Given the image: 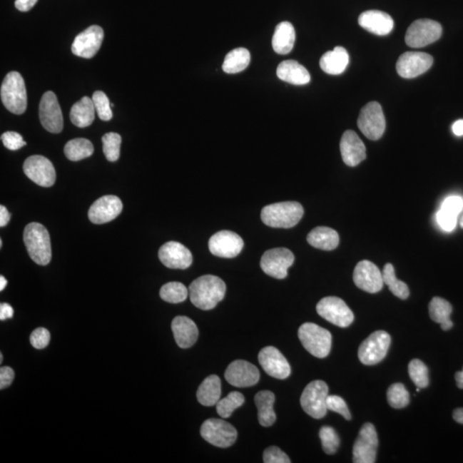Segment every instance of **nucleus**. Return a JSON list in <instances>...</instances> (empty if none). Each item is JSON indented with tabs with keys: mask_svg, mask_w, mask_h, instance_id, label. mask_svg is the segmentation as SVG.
<instances>
[{
	"mask_svg": "<svg viewBox=\"0 0 463 463\" xmlns=\"http://www.w3.org/2000/svg\"><path fill=\"white\" fill-rule=\"evenodd\" d=\"M172 330L177 345L181 348H189L196 343L198 329L190 318L178 316L172 322Z\"/></svg>",
	"mask_w": 463,
	"mask_h": 463,
	"instance_id": "26",
	"label": "nucleus"
},
{
	"mask_svg": "<svg viewBox=\"0 0 463 463\" xmlns=\"http://www.w3.org/2000/svg\"><path fill=\"white\" fill-rule=\"evenodd\" d=\"M276 75L283 82L295 85L307 84L311 81L309 71L295 61H285L280 63Z\"/></svg>",
	"mask_w": 463,
	"mask_h": 463,
	"instance_id": "27",
	"label": "nucleus"
},
{
	"mask_svg": "<svg viewBox=\"0 0 463 463\" xmlns=\"http://www.w3.org/2000/svg\"><path fill=\"white\" fill-rule=\"evenodd\" d=\"M203 439L219 448H228L235 443L238 432L230 423L220 419H208L200 430Z\"/></svg>",
	"mask_w": 463,
	"mask_h": 463,
	"instance_id": "7",
	"label": "nucleus"
},
{
	"mask_svg": "<svg viewBox=\"0 0 463 463\" xmlns=\"http://www.w3.org/2000/svg\"><path fill=\"white\" fill-rule=\"evenodd\" d=\"M38 0H16L15 6L20 11H29L35 6Z\"/></svg>",
	"mask_w": 463,
	"mask_h": 463,
	"instance_id": "52",
	"label": "nucleus"
},
{
	"mask_svg": "<svg viewBox=\"0 0 463 463\" xmlns=\"http://www.w3.org/2000/svg\"><path fill=\"white\" fill-rule=\"evenodd\" d=\"M409 372L412 381L419 389L427 388L429 385L428 369L422 360L415 359L409 365Z\"/></svg>",
	"mask_w": 463,
	"mask_h": 463,
	"instance_id": "42",
	"label": "nucleus"
},
{
	"mask_svg": "<svg viewBox=\"0 0 463 463\" xmlns=\"http://www.w3.org/2000/svg\"><path fill=\"white\" fill-rule=\"evenodd\" d=\"M340 150L344 163L350 167H355L367 158L365 144L354 131L344 133L340 143Z\"/></svg>",
	"mask_w": 463,
	"mask_h": 463,
	"instance_id": "24",
	"label": "nucleus"
},
{
	"mask_svg": "<svg viewBox=\"0 0 463 463\" xmlns=\"http://www.w3.org/2000/svg\"><path fill=\"white\" fill-rule=\"evenodd\" d=\"M7 285V280L3 275L0 276V291L5 290Z\"/></svg>",
	"mask_w": 463,
	"mask_h": 463,
	"instance_id": "58",
	"label": "nucleus"
},
{
	"mask_svg": "<svg viewBox=\"0 0 463 463\" xmlns=\"http://www.w3.org/2000/svg\"><path fill=\"white\" fill-rule=\"evenodd\" d=\"M453 418L457 423L463 424V409H457L454 410Z\"/></svg>",
	"mask_w": 463,
	"mask_h": 463,
	"instance_id": "56",
	"label": "nucleus"
},
{
	"mask_svg": "<svg viewBox=\"0 0 463 463\" xmlns=\"http://www.w3.org/2000/svg\"><path fill=\"white\" fill-rule=\"evenodd\" d=\"M443 32L441 24L431 19H419L407 29L405 41L413 49L424 48L439 40Z\"/></svg>",
	"mask_w": 463,
	"mask_h": 463,
	"instance_id": "8",
	"label": "nucleus"
},
{
	"mask_svg": "<svg viewBox=\"0 0 463 463\" xmlns=\"http://www.w3.org/2000/svg\"><path fill=\"white\" fill-rule=\"evenodd\" d=\"M258 361L268 375L278 380H286L291 375V367L285 357L275 347H266L258 354Z\"/></svg>",
	"mask_w": 463,
	"mask_h": 463,
	"instance_id": "21",
	"label": "nucleus"
},
{
	"mask_svg": "<svg viewBox=\"0 0 463 463\" xmlns=\"http://www.w3.org/2000/svg\"><path fill=\"white\" fill-rule=\"evenodd\" d=\"M123 210L122 202L116 196H104L93 203L88 210V219L95 224H104L118 218Z\"/></svg>",
	"mask_w": 463,
	"mask_h": 463,
	"instance_id": "23",
	"label": "nucleus"
},
{
	"mask_svg": "<svg viewBox=\"0 0 463 463\" xmlns=\"http://www.w3.org/2000/svg\"><path fill=\"white\" fill-rule=\"evenodd\" d=\"M1 101L7 110L14 114H23L27 108V91L19 72L11 71L4 79L0 89Z\"/></svg>",
	"mask_w": 463,
	"mask_h": 463,
	"instance_id": "4",
	"label": "nucleus"
},
{
	"mask_svg": "<svg viewBox=\"0 0 463 463\" xmlns=\"http://www.w3.org/2000/svg\"><path fill=\"white\" fill-rule=\"evenodd\" d=\"M433 58L422 52H407L401 55L397 63V71L403 78H414L432 67Z\"/></svg>",
	"mask_w": 463,
	"mask_h": 463,
	"instance_id": "18",
	"label": "nucleus"
},
{
	"mask_svg": "<svg viewBox=\"0 0 463 463\" xmlns=\"http://www.w3.org/2000/svg\"><path fill=\"white\" fill-rule=\"evenodd\" d=\"M222 395V382L216 375H210L199 386L197 398L202 405L212 407L216 405Z\"/></svg>",
	"mask_w": 463,
	"mask_h": 463,
	"instance_id": "32",
	"label": "nucleus"
},
{
	"mask_svg": "<svg viewBox=\"0 0 463 463\" xmlns=\"http://www.w3.org/2000/svg\"><path fill=\"white\" fill-rule=\"evenodd\" d=\"M453 133L457 137L463 136V120H458L452 126Z\"/></svg>",
	"mask_w": 463,
	"mask_h": 463,
	"instance_id": "55",
	"label": "nucleus"
},
{
	"mask_svg": "<svg viewBox=\"0 0 463 463\" xmlns=\"http://www.w3.org/2000/svg\"><path fill=\"white\" fill-rule=\"evenodd\" d=\"M39 116L42 126L52 133H61L63 118L56 95L52 91L46 92L41 97Z\"/></svg>",
	"mask_w": 463,
	"mask_h": 463,
	"instance_id": "15",
	"label": "nucleus"
},
{
	"mask_svg": "<svg viewBox=\"0 0 463 463\" xmlns=\"http://www.w3.org/2000/svg\"><path fill=\"white\" fill-rule=\"evenodd\" d=\"M359 24L365 31L376 36L389 35L394 28V21L389 14L381 11H367L360 16Z\"/></svg>",
	"mask_w": 463,
	"mask_h": 463,
	"instance_id": "25",
	"label": "nucleus"
},
{
	"mask_svg": "<svg viewBox=\"0 0 463 463\" xmlns=\"http://www.w3.org/2000/svg\"><path fill=\"white\" fill-rule=\"evenodd\" d=\"M2 361H3V355L1 354V355H0V362L2 363Z\"/></svg>",
	"mask_w": 463,
	"mask_h": 463,
	"instance_id": "60",
	"label": "nucleus"
},
{
	"mask_svg": "<svg viewBox=\"0 0 463 463\" xmlns=\"http://www.w3.org/2000/svg\"><path fill=\"white\" fill-rule=\"evenodd\" d=\"M245 397L243 394L238 392L229 393L226 397L220 399L216 403V411L220 417L227 419L230 417L233 411L244 405Z\"/></svg>",
	"mask_w": 463,
	"mask_h": 463,
	"instance_id": "39",
	"label": "nucleus"
},
{
	"mask_svg": "<svg viewBox=\"0 0 463 463\" xmlns=\"http://www.w3.org/2000/svg\"><path fill=\"white\" fill-rule=\"evenodd\" d=\"M388 402L394 409H400L409 405L410 396L409 392L402 384L390 385L387 392Z\"/></svg>",
	"mask_w": 463,
	"mask_h": 463,
	"instance_id": "40",
	"label": "nucleus"
},
{
	"mask_svg": "<svg viewBox=\"0 0 463 463\" xmlns=\"http://www.w3.org/2000/svg\"><path fill=\"white\" fill-rule=\"evenodd\" d=\"M263 462L265 463H290V459L286 453L276 446H270L263 452Z\"/></svg>",
	"mask_w": 463,
	"mask_h": 463,
	"instance_id": "46",
	"label": "nucleus"
},
{
	"mask_svg": "<svg viewBox=\"0 0 463 463\" xmlns=\"http://www.w3.org/2000/svg\"><path fill=\"white\" fill-rule=\"evenodd\" d=\"M189 290L184 284L172 282L165 284L160 290L161 298L166 302L178 304L188 299Z\"/></svg>",
	"mask_w": 463,
	"mask_h": 463,
	"instance_id": "38",
	"label": "nucleus"
},
{
	"mask_svg": "<svg viewBox=\"0 0 463 463\" xmlns=\"http://www.w3.org/2000/svg\"><path fill=\"white\" fill-rule=\"evenodd\" d=\"M103 38V29L92 25L76 36L71 45L72 54L81 58H91L100 50Z\"/></svg>",
	"mask_w": 463,
	"mask_h": 463,
	"instance_id": "16",
	"label": "nucleus"
},
{
	"mask_svg": "<svg viewBox=\"0 0 463 463\" xmlns=\"http://www.w3.org/2000/svg\"><path fill=\"white\" fill-rule=\"evenodd\" d=\"M329 387L322 380L312 381L305 388L300 397V405L308 415L314 419L324 418L327 414V398Z\"/></svg>",
	"mask_w": 463,
	"mask_h": 463,
	"instance_id": "6",
	"label": "nucleus"
},
{
	"mask_svg": "<svg viewBox=\"0 0 463 463\" xmlns=\"http://www.w3.org/2000/svg\"><path fill=\"white\" fill-rule=\"evenodd\" d=\"M24 172L36 185L50 188L56 180V172L51 161L42 156L29 157L24 164Z\"/></svg>",
	"mask_w": 463,
	"mask_h": 463,
	"instance_id": "14",
	"label": "nucleus"
},
{
	"mask_svg": "<svg viewBox=\"0 0 463 463\" xmlns=\"http://www.w3.org/2000/svg\"><path fill=\"white\" fill-rule=\"evenodd\" d=\"M158 255L160 261L169 269H188L193 260L190 250L176 241H169L161 245Z\"/></svg>",
	"mask_w": 463,
	"mask_h": 463,
	"instance_id": "22",
	"label": "nucleus"
},
{
	"mask_svg": "<svg viewBox=\"0 0 463 463\" xmlns=\"http://www.w3.org/2000/svg\"><path fill=\"white\" fill-rule=\"evenodd\" d=\"M95 105L93 100L88 96L76 103L71 109V121L72 124L85 128L92 124L95 121Z\"/></svg>",
	"mask_w": 463,
	"mask_h": 463,
	"instance_id": "30",
	"label": "nucleus"
},
{
	"mask_svg": "<svg viewBox=\"0 0 463 463\" xmlns=\"http://www.w3.org/2000/svg\"><path fill=\"white\" fill-rule=\"evenodd\" d=\"M1 140L4 146L10 151H18L26 146L22 136L15 131H6L2 134Z\"/></svg>",
	"mask_w": 463,
	"mask_h": 463,
	"instance_id": "47",
	"label": "nucleus"
},
{
	"mask_svg": "<svg viewBox=\"0 0 463 463\" xmlns=\"http://www.w3.org/2000/svg\"><path fill=\"white\" fill-rule=\"evenodd\" d=\"M225 379L235 387L246 388L258 383L260 373L253 364L239 360L228 365L225 372Z\"/></svg>",
	"mask_w": 463,
	"mask_h": 463,
	"instance_id": "19",
	"label": "nucleus"
},
{
	"mask_svg": "<svg viewBox=\"0 0 463 463\" xmlns=\"http://www.w3.org/2000/svg\"><path fill=\"white\" fill-rule=\"evenodd\" d=\"M295 42V29L290 22L279 24L275 28L272 46L276 54L285 55L294 49Z\"/></svg>",
	"mask_w": 463,
	"mask_h": 463,
	"instance_id": "29",
	"label": "nucleus"
},
{
	"mask_svg": "<svg viewBox=\"0 0 463 463\" xmlns=\"http://www.w3.org/2000/svg\"><path fill=\"white\" fill-rule=\"evenodd\" d=\"M24 241L29 257L37 265L45 266L52 259L50 235L44 225L32 223L27 225L24 232Z\"/></svg>",
	"mask_w": 463,
	"mask_h": 463,
	"instance_id": "3",
	"label": "nucleus"
},
{
	"mask_svg": "<svg viewBox=\"0 0 463 463\" xmlns=\"http://www.w3.org/2000/svg\"><path fill=\"white\" fill-rule=\"evenodd\" d=\"M452 311V305L439 297H434L429 304V314L432 320L440 324L443 330H449L453 327V322L450 320Z\"/></svg>",
	"mask_w": 463,
	"mask_h": 463,
	"instance_id": "34",
	"label": "nucleus"
},
{
	"mask_svg": "<svg viewBox=\"0 0 463 463\" xmlns=\"http://www.w3.org/2000/svg\"><path fill=\"white\" fill-rule=\"evenodd\" d=\"M49 331L44 328H38L31 335V345L36 350H44L50 342Z\"/></svg>",
	"mask_w": 463,
	"mask_h": 463,
	"instance_id": "48",
	"label": "nucleus"
},
{
	"mask_svg": "<svg viewBox=\"0 0 463 463\" xmlns=\"http://www.w3.org/2000/svg\"><path fill=\"white\" fill-rule=\"evenodd\" d=\"M384 283L389 287V290L395 296L401 300L409 298V290L405 283L399 281L395 274V269L392 263H387L383 271Z\"/></svg>",
	"mask_w": 463,
	"mask_h": 463,
	"instance_id": "37",
	"label": "nucleus"
},
{
	"mask_svg": "<svg viewBox=\"0 0 463 463\" xmlns=\"http://www.w3.org/2000/svg\"><path fill=\"white\" fill-rule=\"evenodd\" d=\"M454 379H456L457 387L459 389H463V369L462 371L456 373Z\"/></svg>",
	"mask_w": 463,
	"mask_h": 463,
	"instance_id": "57",
	"label": "nucleus"
},
{
	"mask_svg": "<svg viewBox=\"0 0 463 463\" xmlns=\"http://www.w3.org/2000/svg\"><path fill=\"white\" fill-rule=\"evenodd\" d=\"M390 342V335L384 330H377L370 335L360 346L358 356L360 362L365 365L379 364L387 355Z\"/></svg>",
	"mask_w": 463,
	"mask_h": 463,
	"instance_id": "9",
	"label": "nucleus"
},
{
	"mask_svg": "<svg viewBox=\"0 0 463 463\" xmlns=\"http://www.w3.org/2000/svg\"><path fill=\"white\" fill-rule=\"evenodd\" d=\"M460 225H461V227L463 228V216H462V219L460 220Z\"/></svg>",
	"mask_w": 463,
	"mask_h": 463,
	"instance_id": "59",
	"label": "nucleus"
},
{
	"mask_svg": "<svg viewBox=\"0 0 463 463\" xmlns=\"http://www.w3.org/2000/svg\"><path fill=\"white\" fill-rule=\"evenodd\" d=\"M327 409L341 414L347 420L351 419L350 409H348L346 402L342 397L338 396H329L327 398Z\"/></svg>",
	"mask_w": 463,
	"mask_h": 463,
	"instance_id": "45",
	"label": "nucleus"
},
{
	"mask_svg": "<svg viewBox=\"0 0 463 463\" xmlns=\"http://www.w3.org/2000/svg\"><path fill=\"white\" fill-rule=\"evenodd\" d=\"M320 437L322 449L326 454H333L337 452L340 445V437L334 428L328 426L322 427L320 431Z\"/></svg>",
	"mask_w": 463,
	"mask_h": 463,
	"instance_id": "43",
	"label": "nucleus"
},
{
	"mask_svg": "<svg viewBox=\"0 0 463 463\" xmlns=\"http://www.w3.org/2000/svg\"><path fill=\"white\" fill-rule=\"evenodd\" d=\"M350 63V55L342 46H337L332 51H328L320 59V67L330 75H340L345 71Z\"/></svg>",
	"mask_w": 463,
	"mask_h": 463,
	"instance_id": "28",
	"label": "nucleus"
},
{
	"mask_svg": "<svg viewBox=\"0 0 463 463\" xmlns=\"http://www.w3.org/2000/svg\"><path fill=\"white\" fill-rule=\"evenodd\" d=\"M63 151L68 159L78 161L91 156L94 153V146L88 139L75 138L66 144Z\"/></svg>",
	"mask_w": 463,
	"mask_h": 463,
	"instance_id": "36",
	"label": "nucleus"
},
{
	"mask_svg": "<svg viewBox=\"0 0 463 463\" xmlns=\"http://www.w3.org/2000/svg\"><path fill=\"white\" fill-rule=\"evenodd\" d=\"M95 108L101 121H109L113 118L111 103L107 95L103 91H96L92 97Z\"/></svg>",
	"mask_w": 463,
	"mask_h": 463,
	"instance_id": "44",
	"label": "nucleus"
},
{
	"mask_svg": "<svg viewBox=\"0 0 463 463\" xmlns=\"http://www.w3.org/2000/svg\"><path fill=\"white\" fill-rule=\"evenodd\" d=\"M295 255L287 248H275L263 253L261 269L271 278L282 280L288 276V270L294 265Z\"/></svg>",
	"mask_w": 463,
	"mask_h": 463,
	"instance_id": "12",
	"label": "nucleus"
},
{
	"mask_svg": "<svg viewBox=\"0 0 463 463\" xmlns=\"http://www.w3.org/2000/svg\"><path fill=\"white\" fill-rule=\"evenodd\" d=\"M354 282L361 290L376 294L384 287L383 274L375 263L368 260L360 261L355 266Z\"/></svg>",
	"mask_w": 463,
	"mask_h": 463,
	"instance_id": "20",
	"label": "nucleus"
},
{
	"mask_svg": "<svg viewBox=\"0 0 463 463\" xmlns=\"http://www.w3.org/2000/svg\"><path fill=\"white\" fill-rule=\"evenodd\" d=\"M14 308L9 304L1 303L0 305V320H6L8 318L14 317Z\"/></svg>",
	"mask_w": 463,
	"mask_h": 463,
	"instance_id": "53",
	"label": "nucleus"
},
{
	"mask_svg": "<svg viewBox=\"0 0 463 463\" xmlns=\"http://www.w3.org/2000/svg\"><path fill=\"white\" fill-rule=\"evenodd\" d=\"M15 373L9 367H3L0 369V389L4 390L12 384L14 380Z\"/></svg>",
	"mask_w": 463,
	"mask_h": 463,
	"instance_id": "51",
	"label": "nucleus"
},
{
	"mask_svg": "<svg viewBox=\"0 0 463 463\" xmlns=\"http://www.w3.org/2000/svg\"><path fill=\"white\" fill-rule=\"evenodd\" d=\"M440 210L458 216L463 210V199L459 196H450L444 199Z\"/></svg>",
	"mask_w": 463,
	"mask_h": 463,
	"instance_id": "49",
	"label": "nucleus"
},
{
	"mask_svg": "<svg viewBox=\"0 0 463 463\" xmlns=\"http://www.w3.org/2000/svg\"><path fill=\"white\" fill-rule=\"evenodd\" d=\"M359 128L365 137L370 140H379L384 135L386 123L383 109L377 101H372L365 105L360 113Z\"/></svg>",
	"mask_w": 463,
	"mask_h": 463,
	"instance_id": "10",
	"label": "nucleus"
},
{
	"mask_svg": "<svg viewBox=\"0 0 463 463\" xmlns=\"http://www.w3.org/2000/svg\"><path fill=\"white\" fill-rule=\"evenodd\" d=\"M121 141V135L116 133H109L103 137L104 155L111 163L120 158Z\"/></svg>",
	"mask_w": 463,
	"mask_h": 463,
	"instance_id": "41",
	"label": "nucleus"
},
{
	"mask_svg": "<svg viewBox=\"0 0 463 463\" xmlns=\"http://www.w3.org/2000/svg\"><path fill=\"white\" fill-rule=\"evenodd\" d=\"M226 294V284L218 276L206 275L190 284L189 295L195 307L209 311L214 309Z\"/></svg>",
	"mask_w": 463,
	"mask_h": 463,
	"instance_id": "1",
	"label": "nucleus"
},
{
	"mask_svg": "<svg viewBox=\"0 0 463 463\" xmlns=\"http://www.w3.org/2000/svg\"><path fill=\"white\" fill-rule=\"evenodd\" d=\"M379 439L375 426L371 423L361 427L352 449V462L355 463H373L376 462Z\"/></svg>",
	"mask_w": 463,
	"mask_h": 463,
	"instance_id": "13",
	"label": "nucleus"
},
{
	"mask_svg": "<svg viewBox=\"0 0 463 463\" xmlns=\"http://www.w3.org/2000/svg\"><path fill=\"white\" fill-rule=\"evenodd\" d=\"M2 245H3V242H2V240H0V248H2Z\"/></svg>",
	"mask_w": 463,
	"mask_h": 463,
	"instance_id": "61",
	"label": "nucleus"
},
{
	"mask_svg": "<svg viewBox=\"0 0 463 463\" xmlns=\"http://www.w3.org/2000/svg\"><path fill=\"white\" fill-rule=\"evenodd\" d=\"M275 400V395L270 390H262L255 396L258 422L262 427H269L275 422L276 415L273 409Z\"/></svg>",
	"mask_w": 463,
	"mask_h": 463,
	"instance_id": "31",
	"label": "nucleus"
},
{
	"mask_svg": "<svg viewBox=\"0 0 463 463\" xmlns=\"http://www.w3.org/2000/svg\"><path fill=\"white\" fill-rule=\"evenodd\" d=\"M437 222L444 231L452 232L457 226V216L439 210L437 213Z\"/></svg>",
	"mask_w": 463,
	"mask_h": 463,
	"instance_id": "50",
	"label": "nucleus"
},
{
	"mask_svg": "<svg viewBox=\"0 0 463 463\" xmlns=\"http://www.w3.org/2000/svg\"><path fill=\"white\" fill-rule=\"evenodd\" d=\"M340 238L338 233L328 227H317L310 232L307 242L317 249L332 250L337 248Z\"/></svg>",
	"mask_w": 463,
	"mask_h": 463,
	"instance_id": "33",
	"label": "nucleus"
},
{
	"mask_svg": "<svg viewBox=\"0 0 463 463\" xmlns=\"http://www.w3.org/2000/svg\"><path fill=\"white\" fill-rule=\"evenodd\" d=\"M11 215L9 211L4 205L0 206V227H6L9 223Z\"/></svg>",
	"mask_w": 463,
	"mask_h": 463,
	"instance_id": "54",
	"label": "nucleus"
},
{
	"mask_svg": "<svg viewBox=\"0 0 463 463\" xmlns=\"http://www.w3.org/2000/svg\"><path fill=\"white\" fill-rule=\"evenodd\" d=\"M250 61V54L244 48L232 50L224 59L223 70L228 74L239 73L248 67Z\"/></svg>",
	"mask_w": 463,
	"mask_h": 463,
	"instance_id": "35",
	"label": "nucleus"
},
{
	"mask_svg": "<svg viewBox=\"0 0 463 463\" xmlns=\"http://www.w3.org/2000/svg\"><path fill=\"white\" fill-rule=\"evenodd\" d=\"M243 248L244 241L242 238L232 231L218 232L209 240L210 253L219 258H235Z\"/></svg>",
	"mask_w": 463,
	"mask_h": 463,
	"instance_id": "17",
	"label": "nucleus"
},
{
	"mask_svg": "<svg viewBox=\"0 0 463 463\" xmlns=\"http://www.w3.org/2000/svg\"><path fill=\"white\" fill-rule=\"evenodd\" d=\"M298 335L301 343L310 354L320 359L329 355L332 344V335L329 330L313 322H305L300 327Z\"/></svg>",
	"mask_w": 463,
	"mask_h": 463,
	"instance_id": "5",
	"label": "nucleus"
},
{
	"mask_svg": "<svg viewBox=\"0 0 463 463\" xmlns=\"http://www.w3.org/2000/svg\"><path fill=\"white\" fill-rule=\"evenodd\" d=\"M303 215V207L299 203H276L263 208L261 219L271 228H291L300 223Z\"/></svg>",
	"mask_w": 463,
	"mask_h": 463,
	"instance_id": "2",
	"label": "nucleus"
},
{
	"mask_svg": "<svg viewBox=\"0 0 463 463\" xmlns=\"http://www.w3.org/2000/svg\"><path fill=\"white\" fill-rule=\"evenodd\" d=\"M318 315L335 325L347 328L354 322V313L342 299L338 297H326L317 305Z\"/></svg>",
	"mask_w": 463,
	"mask_h": 463,
	"instance_id": "11",
	"label": "nucleus"
}]
</instances>
